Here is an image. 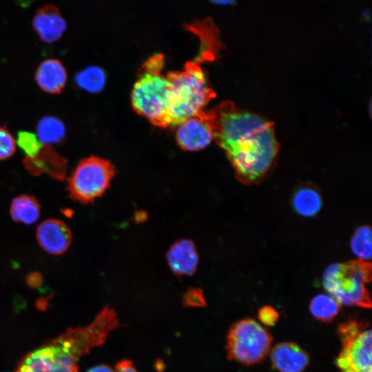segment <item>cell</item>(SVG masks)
Segmentation results:
<instances>
[{
	"mask_svg": "<svg viewBox=\"0 0 372 372\" xmlns=\"http://www.w3.org/2000/svg\"><path fill=\"white\" fill-rule=\"evenodd\" d=\"M340 309V305L335 300L324 293L316 296L309 305L311 314L323 322L332 320L338 315Z\"/></svg>",
	"mask_w": 372,
	"mask_h": 372,
	"instance_id": "cell-20",
	"label": "cell"
},
{
	"mask_svg": "<svg viewBox=\"0 0 372 372\" xmlns=\"http://www.w3.org/2000/svg\"><path fill=\"white\" fill-rule=\"evenodd\" d=\"M168 265L178 276H191L196 270L198 256L192 241L180 240L175 242L167 254Z\"/></svg>",
	"mask_w": 372,
	"mask_h": 372,
	"instance_id": "cell-15",
	"label": "cell"
},
{
	"mask_svg": "<svg viewBox=\"0 0 372 372\" xmlns=\"http://www.w3.org/2000/svg\"><path fill=\"white\" fill-rule=\"evenodd\" d=\"M163 63L162 54L149 57L143 64L131 94L134 110L161 127L172 123L169 83L167 77L161 74Z\"/></svg>",
	"mask_w": 372,
	"mask_h": 372,
	"instance_id": "cell-3",
	"label": "cell"
},
{
	"mask_svg": "<svg viewBox=\"0 0 372 372\" xmlns=\"http://www.w3.org/2000/svg\"><path fill=\"white\" fill-rule=\"evenodd\" d=\"M67 71L57 59H48L42 61L35 72V81L44 92L59 94L67 81Z\"/></svg>",
	"mask_w": 372,
	"mask_h": 372,
	"instance_id": "cell-16",
	"label": "cell"
},
{
	"mask_svg": "<svg viewBox=\"0 0 372 372\" xmlns=\"http://www.w3.org/2000/svg\"><path fill=\"white\" fill-rule=\"evenodd\" d=\"M119 326L115 311L109 307L103 308L91 324L69 329L53 340L63 347L76 360L90 350L103 344L109 333Z\"/></svg>",
	"mask_w": 372,
	"mask_h": 372,
	"instance_id": "cell-8",
	"label": "cell"
},
{
	"mask_svg": "<svg viewBox=\"0 0 372 372\" xmlns=\"http://www.w3.org/2000/svg\"><path fill=\"white\" fill-rule=\"evenodd\" d=\"M278 311L271 306H264L258 311V318L260 322L267 326L273 325L278 320Z\"/></svg>",
	"mask_w": 372,
	"mask_h": 372,
	"instance_id": "cell-25",
	"label": "cell"
},
{
	"mask_svg": "<svg viewBox=\"0 0 372 372\" xmlns=\"http://www.w3.org/2000/svg\"><path fill=\"white\" fill-rule=\"evenodd\" d=\"M114 174L107 160L94 156L82 159L68 178L69 197L83 204L93 202L106 191Z\"/></svg>",
	"mask_w": 372,
	"mask_h": 372,
	"instance_id": "cell-5",
	"label": "cell"
},
{
	"mask_svg": "<svg viewBox=\"0 0 372 372\" xmlns=\"http://www.w3.org/2000/svg\"><path fill=\"white\" fill-rule=\"evenodd\" d=\"M32 26L43 41L53 43L61 37L66 22L56 6L47 4L36 11Z\"/></svg>",
	"mask_w": 372,
	"mask_h": 372,
	"instance_id": "cell-13",
	"label": "cell"
},
{
	"mask_svg": "<svg viewBox=\"0 0 372 372\" xmlns=\"http://www.w3.org/2000/svg\"><path fill=\"white\" fill-rule=\"evenodd\" d=\"M65 127L63 123L52 116L42 117L37 127V137L45 145L62 143L65 138Z\"/></svg>",
	"mask_w": 372,
	"mask_h": 372,
	"instance_id": "cell-18",
	"label": "cell"
},
{
	"mask_svg": "<svg viewBox=\"0 0 372 372\" xmlns=\"http://www.w3.org/2000/svg\"><path fill=\"white\" fill-rule=\"evenodd\" d=\"M115 372H138V371L131 361L127 360H124L117 364Z\"/></svg>",
	"mask_w": 372,
	"mask_h": 372,
	"instance_id": "cell-27",
	"label": "cell"
},
{
	"mask_svg": "<svg viewBox=\"0 0 372 372\" xmlns=\"http://www.w3.org/2000/svg\"><path fill=\"white\" fill-rule=\"evenodd\" d=\"M17 143L27 158H33L37 155L43 145L36 134L27 131H20L18 133Z\"/></svg>",
	"mask_w": 372,
	"mask_h": 372,
	"instance_id": "cell-23",
	"label": "cell"
},
{
	"mask_svg": "<svg viewBox=\"0 0 372 372\" xmlns=\"http://www.w3.org/2000/svg\"><path fill=\"white\" fill-rule=\"evenodd\" d=\"M9 213L13 221L32 225L39 218L41 205L35 196L21 194L12 199Z\"/></svg>",
	"mask_w": 372,
	"mask_h": 372,
	"instance_id": "cell-17",
	"label": "cell"
},
{
	"mask_svg": "<svg viewBox=\"0 0 372 372\" xmlns=\"http://www.w3.org/2000/svg\"><path fill=\"white\" fill-rule=\"evenodd\" d=\"M16 150V141L6 127L0 125V161L11 157Z\"/></svg>",
	"mask_w": 372,
	"mask_h": 372,
	"instance_id": "cell-24",
	"label": "cell"
},
{
	"mask_svg": "<svg viewBox=\"0 0 372 372\" xmlns=\"http://www.w3.org/2000/svg\"><path fill=\"white\" fill-rule=\"evenodd\" d=\"M25 169L34 176L47 174L54 179L62 180L67 172L68 160L52 146L43 145L37 155L23 158Z\"/></svg>",
	"mask_w": 372,
	"mask_h": 372,
	"instance_id": "cell-12",
	"label": "cell"
},
{
	"mask_svg": "<svg viewBox=\"0 0 372 372\" xmlns=\"http://www.w3.org/2000/svg\"><path fill=\"white\" fill-rule=\"evenodd\" d=\"M75 82L80 88L89 92L97 93L104 87L105 74L98 66H89L76 74Z\"/></svg>",
	"mask_w": 372,
	"mask_h": 372,
	"instance_id": "cell-21",
	"label": "cell"
},
{
	"mask_svg": "<svg viewBox=\"0 0 372 372\" xmlns=\"http://www.w3.org/2000/svg\"><path fill=\"white\" fill-rule=\"evenodd\" d=\"M351 247L359 260L365 261L371 258V231L367 226L359 227L351 241Z\"/></svg>",
	"mask_w": 372,
	"mask_h": 372,
	"instance_id": "cell-22",
	"label": "cell"
},
{
	"mask_svg": "<svg viewBox=\"0 0 372 372\" xmlns=\"http://www.w3.org/2000/svg\"><path fill=\"white\" fill-rule=\"evenodd\" d=\"M292 204L296 211L304 216H312L318 213L322 206L319 193L312 187H304L296 192Z\"/></svg>",
	"mask_w": 372,
	"mask_h": 372,
	"instance_id": "cell-19",
	"label": "cell"
},
{
	"mask_svg": "<svg viewBox=\"0 0 372 372\" xmlns=\"http://www.w3.org/2000/svg\"><path fill=\"white\" fill-rule=\"evenodd\" d=\"M76 360L53 340L27 354L15 372H78Z\"/></svg>",
	"mask_w": 372,
	"mask_h": 372,
	"instance_id": "cell-9",
	"label": "cell"
},
{
	"mask_svg": "<svg viewBox=\"0 0 372 372\" xmlns=\"http://www.w3.org/2000/svg\"><path fill=\"white\" fill-rule=\"evenodd\" d=\"M36 238L39 245L45 252L59 256L68 249L72 235L65 223L59 219L49 218L39 225Z\"/></svg>",
	"mask_w": 372,
	"mask_h": 372,
	"instance_id": "cell-11",
	"label": "cell"
},
{
	"mask_svg": "<svg viewBox=\"0 0 372 372\" xmlns=\"http://www.w3.org/2000/svg\"><path fill=\"white\" fill-rule=\"evenodd\" d=\"M203 61L198 55L194 61L187 62L182 71L167 73L172 126L203 111L204 107L216 96L199 65Z\"/></svg>",
	"mask_w": 372,
	"mask_h": 372,
	"instance_id": "cell-2",
	"label": "cell"
},
{
	"mask_svg": "<svg viewBox=\"0 0 372 372\" xmlns=\"http://www.w3.org/2000/svg\"><path fill=\"white\" fill-rule=\"evenodd\" d=\"M184 302L189 306H202L205 303L203 293L198 289L189 290L185 294Z\"/></svg>",
	"mask_w": 372,
	"mask_h": 372,
	"instance_id": "cell-26",
	"label": "cell"
},
{
	"mask_svg": "<svg viewBox=\"0 0 372 372\" xmlns=\"http://www.w3.org/2000/svg\"><path fill=\"white\" fill-rule=\"evenodd\" d=\"M216 143L228 156L237 178L245 184L260 182L278 152L273 123L225 101L208 112Z\"/></svg>",
	"mask_w": 372,
	"mask_h": 372,
	"instance_id": "cell-1",
	"label": "cell"
},
{
	"mask_svg": "<svg viewBox=\"0 0 372 372\" xmlns=\"http://www.w3.org/2000/svg\"><path fill=\"white\" fill-rule=\"evenodd\" d=\"M371 280L368 262L352 260L327 267L322 277L324 288L340 305L371 308L366 284Z\"/></svg>",
	"mask_w": 372,
	"mask_h": 372,
	"instance_id": "cell-4",
	"label": "cell"
},
{
	"mask_svg": "<svg viewBox=\"0 0 372 372\" xmlns=\"http://www.w3.org/2000/svg\"><path fill=\"white\" fill-rule=\"evenodd\" d=\"M271 360L280 372H302L309 364L308 354L293 342H280L272 349Z\"/></svg>",
	"mask_w": 372,
	"mask_h": 372,
	"instance_id": "cell-14",
	"label": "cell"
},
{
	"mask_svg": "<svg viewBox=\"0 0 372 372\" xmlns=\"http://www.w3.org/2000/svg\"><path fill=\"white\" fill-rule=\"evenodd\" d=\"M176 138L186 151H197L207 147L214 138L209 112L204 110L178 125Z\"/></svg>",
	"mask_w": 372,
	"mask_h": 372,
	"instance_id": "cell-10",
	"label": "cell"
},
{
	"mask_svg": "<svg viewBox=\"0 0 372 372\" xmlns=\"http://www.w3.org/2000/svg\"><path fill=\"white\" fill-rule=\"evenodd\" d=\"M272 338L267 329L251 318L238 321L229 329L227 340L228 358L244 364L261 361L269 352Z\"/></svg>",
	"mask_w": 372,
	"mask_h": 372,
	"instance_id": "cell-6",
	"label": "cell"
},
{
	"mask_svg": "<svg viewBox=\"0 0 372 372\" xmlns=\"http://www.w3.org/2000/svg\"><path fill=\"white\" fill-rule=\"evenodd\" d=\"M87 372H115L111 367L105 364L97 365L92 367Z\"/></svg>",
	"mask_w": 372,
	"mask_h": 372,
	"instance_id": "cell-29",
	"label": "cell"
},
{
	"mask_svg": "<svg viewBox=\"0 0 372 372\" xmlns=\"http://www.w3.org/2000/svg\"><path fill=\"white\" fill-rule=\"evenodd\" d=\"M27 281L30 286H37L41 282V276L37 272L32 273L28 276Z\"/></svg>",
	"mask_w": 372,
	"mask_h": 372,
	"instance_id": "cell-28",
	"label": "cell"
},
{
	"mask_svg": "<svg viewBox=\"0 0 372 372\" xmlns=\"http://www.w3.org/2000/svg\"><path fill=\"white\" fill-rule=\"evenodd\" d=\"M342 349L336 360L341 372H371V329L357 320L338 327Z\"/></svg>",
	"mask_w": 372,
	"mask_h": 372,
	"instance_id": "cell-7",
	"label": "cell"
}]
</instances>
